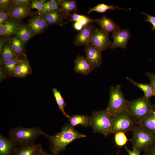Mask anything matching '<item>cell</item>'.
I'll return each instance as SVG.
<instances>
[{"instance_id":"obj_1","label":"cell","mask_w":155,"mask_h":155,"mask_svg":"<svg viewBox=\"0 0 155 155\" xmlns=\"http://www.w3.org/2000/svg\"><path fill=\"white\" fill-rule=\"evenodd\" d=\"M43 135L49 141L52 154L55 155L65 149L67 145L74 140L86 137L67 124L62 127L61 131L55 135H50L44 133Z\"/></svg>"},{"instance_id":"obj_2","label":"cell","mask_w":155,"mask_h":155,"mask_svg":"<svg viewBox=\"0 0 155 155\" xmlns=\"http://www.w3.org/2000/svg\"><path fill=\"white\" fill-rule=\"evenodd\" d=\"M155 109V106L152 104L149 99L144 96L127 100L125 112L139 124Z\"/></svg>"},{"instance_id":"obj_3","label":"cell","mask_w":155,"mask_h":155,"mask_svg":"<svg viewBox=\"0 0 155 155\" xmlns=\"http://www.w3.org/2000/svg\"><path fill=\"white\" fill-rule=\"evenodd\" d=\"M44 133L39 127L26 128L19 126L12 128L9 136L16 146H20L34 143L38 137L43 135Z\"/></svg>"},{"instance_id":"obj_4","label":"cell","mask_w":155,"mask_h":155,"mask_svg":"<svg viewBox=\"0 0 155 155\" xmlns=\"http://www.w3.org/2000/svg\"><path fill=\"white\" fill-rule=\"evenodd\" d=\"M132 131L133 136L129 141L133 149L145 151L155 144V135L140 125L138 124Z\"/></svg>"},{"instance_id":"obj_5","label":"cell","mask_w":155,"mask_h":155,"mask_svg":"<svg viewBox=\"0 0 155 155\" xmlns=\"http://www.w3.org/2000/svg\"><path fill=\"white\" fill-rule=\"evenodd\" d=\"M90 118V125L96 133H99L106 137L112 133V117L106 111L92 112Z\"/></svg>"},{"instance_id":"obj_6","label":"cell","mask_w":155,"mask_h":155,"mask_svg":"<svg viewBox=\"0 0 155 155\" xmlns=\"http://www.w3.org/2000/svg\"><path fill=\"white\" fill-rule=\"evenodd\" d=\"M110 98L106 111L111 117L125 111L127 100L124 98L119 85L110 88Z\"/></svg>"},{"instance_id":"obj_7","label":"cell","mask_w":155,"mask_h":155,"mask_svg":"<svg viewBox=\"0 0 155 155\" xmlns=\"http://www.w3.org/2000/svg\"><path fill=\"white\" fill-rule=\"evenodd\" d=\"M138 125L125 111L112 117L113 133L132 131Z\"/></svg>"},{"instance_id":"obj_8","label":"cell","mask_w":155,"mask_h":155,"mask_svg":"<svg viewBox=\"0 0 155 155\" xmlns=\"http://www.w3.org/2000/svg\"><path fill=\"white\" fill-rule=\"evenodd\" d=\"M111 43L108 33L98 28H95L90 43L102 52L106 50Z\"/></svg>"},{"instance_id":"obj_9","label":"cell","mask_w":155,"mask_h":155,"mask_svg":"<svg viewBox=\"0 0 155 155\" xmlns=\"http://www.w3.org/2000/svg\"><path fill=\"white\" fill-rule=\"evenodd\" d=\"M111 36L113 40L110 44L109 48L114 49L120 47L125 49L131 34L128 29H120L112 33Z\"/></svg>"},{"instance_id":"obj_10","label":"cell","mask_w":155,"mask_h":155,"mask_svg":"<svg viewBox=\"0 0 155 155\" xmlns=\"http://www.w3.org/2000/svg\"><path fill=\"white\" fill-rule=\"evenodd\" d=\"M29 5L14 3L8 10L10 19L18 21L33 14Z\"/></svg>"},{"instance_id":"obj_11","label":"cell","mask_w":155,"mask_h":155,"mask_svg":"<svg viewBox=\"0 0 155 155\" xmlns=\"http://www.w3.org/2000/svg\"><path fill=\"white\" fill-rule=\"evenodd\" d=\"M84 51L86 58L89 63L95 68L99 67L102 63L101 52L90 43L85 45Z\"/></svg>"},{"instance_id":"obj_12","label":"cell","mask_w":155,"mask_h":155,"mask_svg":"<svg viewBox=\"0 0 155 155\" xmlns=\"http://www.w3.org/2000/svg\"><path fill=\"white\" fill-rule=\"evenodd\" d=\"M94 29V26L90 24L84 27L75 38L73 41L74 45L76 46L86 45L90 43Z\"/></svg>"},{"instance_id":"obj_13","label":"cell","mask_w":155,"mask_h":155,"mask_svg":"<svg viewBox=\"0 0 155 155\" xmlns=\"http://www.w3.org/2000/svg\"><path fill=\"white\" fill-rule=\"evenodd\" d=\"M48 25L41 15L32 17L29 20L28 23L33 36L42 33Z\"/></svg>"},{"instance_id":"obj_14","label":"cell","mask_w":155,"mask_h":155,"mask_svg":"<svg viewBox=\"0 0 155 155\" xmlns=\"http://www.w3.org/2000/svg\"><path fill=\"white\" fill-rule=\"evenodd\" d=\"M41 15L48 25H57L62 26L65 24L63 18H66V15L59 8Z\"/></svg>"},{"instance_id":"obj_15","label":"cell","mask_w":155,"mask_h":155,"mask_svg":"<svg viewBox=\"0 0 155 155\" xmlns=\"http://www.w3.org/2000/svg\"><path fill=\"white\" fill-rule=\"evenodd\" d=\"M22 59L17 57L1 63V80L6 77L13 76L15 69Z\"/></svg>"},{"instance_id":"obj_16","label":"cell","mask_w":155,"mask_h":155,"mask_svg":"<svg viewBox=\"0 0 155 155\" xmlns=\"http://www.w3.org/2000/svg\"><path fill=\"white\" fill-rule=\"evenodd\" d=\"M73 70L76 73L87 75L91 72L94 68L84 56L79 55L74 61Z\"/></svg>"},{"instance_id":"obj_17","label":"cell","mask_w":155,"mask_h":155,"mask_svg":"<svg viewBox=\"0 0 155 155\" xmlns=\"http://www.w3.org/2000/svg\"><path fill=\"white\" fill-rule=\"evenodd\" d=\"M95 22L98 25L101 29L109 33L115 32L120 29V27L111 19L105 16L95 19Z\"/></svg>"},{"instance_id":"obj_18","label":"cell","mask_w":155,"mask_h":155,"mask_svg":"<svg viewBox=\"0 0 155 155\" xmlns=\"http://www.w3.org/2000/svg\"><path fill=\"white\" fill-rule=\"evenodd\" d=\"M16 146L10 138L0 134V155H13L16 147Z\"/></svg>"},{"instance_id":"obj_19","label":"cell","mask_w":155,"mask_h":155,"mask_svg":"<svg viewBox=\"0 0 155 155\" xmlns=\"http://www.w3.org/2000/svg\"><path fill=\"white\" fill-rule=\"evenodd\" d=\"M20 25L17 21L11 20L0 24L1 36L7 37L15 35Z\"/></svg>"},{"instance_id":"obj_20","label":"cell","mask_w":155,"mask_h":155,"mask_svg":"<svg viewBox=\"0 0 155 155\" xmlns=\"http://www.w3.org/2000/svg\"><path fill=\"white\" fill-rule=\"evenodd\" d=\"M41 148L40 144L34 143L18 146L13 155H36Z\"/></svg>"},{"instance_id":"obj_21","label":"cell","mask_w":155,"mask_h":155,"mask_svg":"<svg viewBox=\"0 0 155 155\" xmlns=\"http://www.w3.org/2000/svg\"><path fill=\"white\" fill-rule=\"evenodd\" d=\"M32 72V69L29 62L26 57L22 59L17 66L13 76L18 78H24Z\"/></svg>"},{"instance_id":"obj_22","label":"cell","mask_w":155,"mask_h":155,"mask_svg":"<svg viewBox=\"0 0 155 155\" xmlns=\"http://www.w3.org/2000/svg\"><path fill=\"white\" fill-rule=\"evenodd\" d=\"M9 44L16 56L20 59L26 57L24 54L25 43L21 39L16 36L9 39Z\"/></svg>"},{"instance_id":"obj_23","label":"cell","mask_w":155,"mask_h":155,"mask_svg":"<svg viewBox=\"0 0 155 155\" xmlns=\"http://www.w3.org/2000/svg\"><path fill=\"white\" fill-rule=\"evenodd\" d=\"M58 1L61 10L65 15L70 16L77 10V2L75 0H60Z\"/></svg>"},{"instance_id":"obj_24","label":"cell","mask_w":155,"mask_h":155,"mask_svg":"<svg viewBox=\"0 0 155 155\" xmlns=\"http://www.w3.org/2000/svg\"><path fill=\"white\" fill-rule=\"evenodd\" d=\"M68 118L69 125L73 127L79 125L84 127L90 125V118L86 115H76Z\"/></svg>"},{"instance_id":"obj_25","label":"cell","mask_w":155,"mask_h":155,"mask_svg":"<svg viewBox=\"0 0 155 155\" xmlns=\"http://www.w3.org/2000/svg\"><path fill=\"white\" fill-rule=\"evenodd\" d=\"M127 79L132 84L143 91L144 94V96L146 98L149 99L152 96H155V90L150 84L138 83L128 77Z\"/></svg>"},{"instance_id":"obj_26","label":"cell","mask_w":155,"mask_h":155,"mask_svg":"<svg viewBox=\"0 0 155 155\" xmlns=\"http://www.w3.org/2000/svg\"><path fill=\"white\" fill-rule=\"evenodd\" d=\"M15 35L25 43L28 42L33 36L28 25L23 24L20 25Z\"/></svg>"},{"instance_id":"obj_27","label":"cell","mask_w":155,"mask_h":155,"mask_svg":"<svg viewBox=\"0 0 155 155\" xmlns=\"http://www.w3.org/2000/svg\"><path fill=\"white\" fill-rule=\"evenodd\" d=\"M139 125L143 126L155 135V118L152 112Z\"/></svg>"},{"instance_id":"obj_28","label":"cell","mask_w":155,"mask_h":155,"mask_svg":"<svg viewBox=\"0 0 155 155\" xmlns=\"http://www.w3.org/2000/svg\"><path fill=\"white\" fill-rule=\"evenodd\" d=\"M52 91L59 110L66 117L68 118L70 117V116L64 111V108L66 106V104L60 92L55 88H52Z\"/></svg>"},{"instance_id":"obj_29","label":"cell","mask_w":155,"mask_h":155,"mask_svg":"<svg viewBox=\"0 0 155 155\" xmlns=\"http://www.w3.org/2000/svg\"><path fill=\"white\" fill-rule=\"evenodd\" d=\"M0 53L1 63L17 57L9 42L5 44L3 49Z\"/></svg>"},{"instance_id":"obj_30","label":"cell","mask_w":155,"mask_h":155,"mask_svg":"<svg viewBox=\"0 0 155 155\" xmlns=\"http://www.w3.org/2000/svg\"><path fill=\"white\" fill-rule=\"evenodd\" d=\"M115 9H120L125 10L131 9L130 8L127 9H124L113 5H108L102 3L99 4L93 7L89 8L87 13L88 14H90L93 11L104 13L108 10H114Z\"/></svg>"},{"instance_id":"obj_31","label":"cell","mask_w":155,"mask_h":155,"mask_svg":"<svg viewBox=\"0 0 155 155\" xmlns=\"http://www.w3.org/2000/svg\"><path fill=\"white\" fill-rule=\"evenodd\" d=\"M58 1L51 0L45 2L42 11L39 13L43 15L49 12L59 8Z\"/></svg>"},{"instance_id":"obj_32","label":"cell","mask_w":155,"mask_h":155,"mask_svg":"<svg viewBox=\"0 0 155 155\" xmlns=\"http://www.w3.org/2000/svg\"><path fill=\"white\" fill-rule=\"evenodd\" d=\"M114 140L116 145L120 148L125 145L127 141L129 140L125 133L123 132H119L115 133Z\"/></svg>"},{"instance_id":"obj_33","label":"cell","mask_w":155,"mask_h":155,"mask_svg":"<svg viewBox=\"0 0 155 155\" xmlns=\"http://www.w3.org/2000/svg\"><path fill=\"white\" fill-rule=\"evenodd\" d=\"M14 4L13 0H0V9L8 11L11 7Z\"/></svg>"},{"instance_id":"obj_34","label":"cell","mask_w":155,"mask_h":155,"mask_svg":"<svg viewBox=\"0 0 155 155\" xmlns=\"http://www.w3.org/2000/svg\"><path fill=\"white\" fill-rule=\"evenodd\" d=\"M10 20L9 15L7 11L1 9L0 11V24Z\"/></svg>"},{"instance_id":"obj_35","label":"cell","mask_w":155,"mask_h":155,"mask_svg":"<svg viewBox=\"0 0 155 155\" xmlns=\"http://www.w3.org/2000/svg\"><path fill=\"white\" fill-rule=\"evenodd\" d=\"M95 19L91 18L87 16L82 15L79 22L83 27L93 22H95Z\"/></svg>"},{"instance_id":"obj_36","label":"cell","mask_w":155,"mask_h":155,"mask_svg":"<svg viewBox=\"0 0 155 155\" xmlns=\"http://www.w3.org/2000/svg\"><path fill=\"white\" fill-rule=\"evenodd\" d=\"M44 5L39 0H33L32 1L30 7L32 9H37L39 13L42 10Z\"/></svg>"},{"instance_id":"obj_37","label":"cell","mask_w":155,"mask_h":155,"mask_svg":"<svg viewBox=\"0 0 155 155\" xmlns=\"http://www.w3.org/2000/svg\"><path fill=\"white\" fill-rule=\"evenodd\" d=\"M143 13L147 18V19L145 18V21L150 22L152 25L153 27L151 28V30H155V17L145 12Z\"/></svg>"},{"instance_id":"obj_38","label":"cell","mask_w":155,"mask_h":155,"mask_svg":"<svg viewBox=\"0 0 155 155\" xmlns=\"http://www.w3.org/2000/svg\"><path fill=\"white\" fill-rule=\"evenodd\" d=\"M145 74L149 77L150 84L155 91V74L150 72H147Z\"/></svg>"},{"instance_id":"obj_39","label":"cell","mask_w":155,"mask_h":155,"mask_svg":"<svg viewBox=\"0 0 155 155\" xmlns=\"http://www.w3.org/2000/svg\"><path fill=\"white\" fill-rule=\"evenodd\" d=\"M82 15H80L74 13L70 16V18L69 19L70 21L74 22H78L81 18Z\"/></svg>"},{"instance_id":"obj_40","label":"cell","mask_w":155,"mask_h":155,"mask_svg":"<svg viewBox=\"0 0 155 155\" xmlns=\"http://www.w3.org/2000/svg\"><path fill=\"white\" fill-rule=\"evenodd\" d=\"M144 155H155V144L145 151Z\"/></svg>"},{"instance_id":"obj_41","label":"cell","mask_w":155,"mask_h":155,"mask_svg":"<svg viewBox=\"0 0 155 155\" xmlns=\"http://www.w3.org/2000/svg\"><path fill=\"white\" fill-rule=\"evenodd\" d=\"M14 3L22 5H29L32 1L30 0H13Z\"/></svg>"},{"instance_id":"obj_42","label":"cell","mask_w":155,"mask_h":155,"mask_svg":"<svg viewBox=\"0 0 155 155\" xmlns=\"http://www.w3.org/2000/svg\"><path fill=\"white\" fill-rule=\"evenodd\" d=\"M125 148L129 155H140V152L136 149H133L132 150L128 149L126 146Z\"/></svg>"},{"instance_id":"obj_43","label":"cell","mask_w":155,"mask_h":155,"mask_svg":"<svg viewBox=\"0 0 155 155\" xmlns=\"http://www.w3.org/2000/svg\"><path fill=\"white\" fill-rule=\"evenodd\" d=\"M82 25L79 22H74L73 25V27L76 30L80 31L83 28Z\"/></svg>"},{"instance_id":"obj_44","label":"cell","mask_w":155,"mask_h":155,"mask_svg":"<svg viewBox=\"0 0 155 155\" xmlns=\"http://www.w3.org/2000/svg\"><path fill=\"white\" fill-rule=\"evenodd\" d=\"M6 39L1 38L0 39V52L2 51L6 44Z\"/></svg>"},{"instance_id":"obj_45","label":"cell","mask_w":155,"mask_h":155,"mask_svg":"<svg viewBox=\"0 0 155 155\" xmlns=\"http://www.w3.org/2000/svg\"><path fill=\"white\" fill-rule=\"evenodd\" d=\"M47 153L41 148L36 155H47Z\"/></svg>"},{"instance_id":"obj_46","label":"cell","mask_w":155,"mask_h":155,"mask_svg":"<svg viewBox=\"0 0 155 155\" xmlns=\"http://www.w3.org/2000/svg\"><path fill=\"white\" fill-rule=\"evenodd\" d=\"M152 113L153 114V115L154 116L155 118V110L152 111Z\"/></svg>"},{"instance_id":"obj_47","label":"cell","mask_w":155,"mask_h":155,"mask_svg":"<svg viewBox=\"0 0 155 155\" xmlns=\"http://www.w3.org/2000/svg\"><path fill=\"white\" fill-rule=\"evenodd\" d=\"M120 149H119V150L118 151V152L117 154V155H119V151H120Z\"/></svg>"},{"instance_id":"obj_48","label":"cell","mask_w":155,"mask_h":155,"mask_svg":"<svg viewBox=\"0 0 155 155\" xmlns=\"http://www.w3.org/2000/svg\"><path fill=\"white\" fill-rule=\"evenodd\" d=\"M47 155H55V154H47Z\"/></svg>"}]
</instances>
